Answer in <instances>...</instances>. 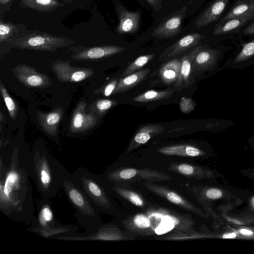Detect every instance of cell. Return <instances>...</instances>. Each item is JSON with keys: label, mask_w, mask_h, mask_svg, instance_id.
Here are the masks:
<instances>
[{"label": "cell", "mask_w": 254, "mask_h": 254, "mask_svg": "<svg viewBox=\"0 0 254 254\" xmlns=\"http://www.w3.org/2000/svg\"><path fill=\"white\" fill-rule=\"evenodd\" d=\"M31 178L43 198L57 195L64 181L72 177L65 168L44 147H36L29 156Z\"/></svg>", "instance_id": "3957f363"}, {"label": "cell", "mask_w": 254, "mask_h": 254, "mask_svg": "<svg viewBox=\"0 0 254 254\" xmlns=\"http://www.w3.org/2000/svg\"><path fill=\"white\" fill-rule=\"evenodd\" d=\"M146 0L155 10L158 11L162 8V0Z\"/></svg>", "instance_id": "ab89813d"}, {"label": "cell", "mask_w": 254, "mask_h": 254, "mask_svg": "<svg viewBox=\"0 0 254 254\" xmlns=\"http://www.w3.org/2000/svg\"><path fill=\"white\" fill-rule=\"evenodd\" d=\"M181 65V61L178 59H172L164 64L158 73L161 81L168 85L175 83L180 75Z\"/></svg>", "instance_id": "d4e9b609"}, {"label": "cell", "mask_w": 254, "mask_h": 254, "mask_svg": "<svg viewBox=\"0 0 254 254\" xmlns=\"http://www.w3.org/2000/svg\"><path fill=\"white\" fill-rule=\"evenodd\" d=\"M112 193L125 198L133 205L142 207L146 208L149 205L143 196L137 191L125 186L124 184H108Z\"/></svg>", "instance_id": "603a6c76"}, {"label": "cell", "mask_w": 254, "mask_h": 254, "mask_svg": "<svg viewBox=\"0 0 254 254\" xmlns=\"http://www.w3.org/2000/svg\"><path fill=\"white\" fill-rule=\"evenodd\" d=\"M222 195L221 190L215 188L208 189L205 192V196L209 199H215L220 198Z\"/></svg>", "instance_id": "f35d334b"}, {"label": "cell", "mask_w": 254, "mask_h": 254, "mask_svg": "<svg viewBox=\"0 0 254 254\" xmlns=\"http://www.w3.org/2000/svg\"><path fill=\"white\" fill-rule=\"evenodd\" d=\"M12 71L15 78L26 87L46 88L52 85V81L48 76L38 72L28 65H17L12 68Z\"/></svg>", "instance_id": "8fae6325"}, {"label": "cell", "mask_w": 254, "mask_h": 254, "mask_svg": "<svg viewBox=\"0 0 254 254\" xmlns=\"http://www.w3.org/2000/svg\"><path fill=\"white\" fill-rule=\"evenodd\" d=\"M75 184L86 194L101 213L113 215L117 207L112 193L102 176L93 173L84 167H79L72 174Z\"/></svg>", "instance_id": "277c9868"}, {"label": "cell", "mask_w": 254, "mask_h": 254, "mask_svg": "<svg viewBox=\"0 0 254 254\" xmlns=\"http://www.w3.org/2000/svg\"><path fill=\"white\" fill-rule=\"evenodd\" d=\"M145 186L156 194L183 209L193 212H198L195 206L190 202L165 187L154 183L153 182H145Z\"/></svg>", "instance_id": "9a60e30c"}, {"label": "cell", "mask_w": 254, "mask_h": 254, "mask_svg": "<svg viewBox=\"0 0 254 254\" xmlns=\"http://www.w3.org/2000/svg\"><path fill=\"white\" fill-rule=\"evenodd\" d=\"M254 12V0H241L223 17L220 22Z\"/></svg>", "instance_id": "1f68e13d"}, {"label": "cell", "mask_w": 254, "mask_h": 254, "mask_svg": "<svg viewBox=\"0 0 254 254\" xmlns=\"http://www.w3.org/2000/svg\"><path fill=\"white\" fill-rule=\"evenodd\" d=\"M220 55L217 50L203 47L197 54L192 66L191 75L193 80L196 76L212 69L215 65Z\"/></svg>", "instance_id": "2e32d148"}, {"label": "cell", "mask_w": 254, "mask_h": 254, "mask_svg": "<svg viewBox=\"0 0 254 254\" xmlns=\"http://www.w3.org/2000/svg\"><path fill=\"white\" fill-rule=\"evenodd\" d=\"M37 212L30 226L26 229L28 232L52 226L60 223L54 212L52 202L49 198L41 197L35 200Z\"/></svg>", "instance_id": "30bf717a"}, {"label": "cell", "mask_w": 254, "mask_h": 254, "mask_svg": "<svg viewBox=\"0 0 254 254\" xmlns=\"http://www.w3.org/2000/svg\"><path fill=\"white\" fill-rule=\"evenodd\" d=\"M127 231L140 235L192 233L194 222L190 216L157 205L148 206L122 221Z\"/></svg>", "instance_id": "7a4b0ae2"}, {"label": "cell", "mask_w": 254, "mask_h": 254, "mask_svg": "<svg viewBox=\"0 0 254 254\" xmlns=\"http://www.w3.org/2000/svg\"><path fill=\"white\" fill-rule=\"evenodd\" d=\"M229 0H215L197 17L194 24L197 29L216 21Z\"/></svg>", "instance_id": "7402d4cb"}, {"label": "cell", "mask_w": 254, "mask_h": 254, "mask_svg": "<svg viewBox=\"0 0 254 254\" xmlns=\"http://www.w3.org/2000/svg\"><path fill=\"white\" fill-rule=\"evenodd\" d=\"M254 17V12L246 14L220 22L215 27L213 34L218 35L233 32L244 25Z\"/></svg>", "instance_id": "484cf974"}, {"label": "cell", "mask_w": 254, "mask_h": 254, "mask_svg": "<svg viewBox=\"0 0 254 254\" xmlns=\"http://www.w3.org/2000/svg\"><path fill=\"white\" fill-rule=\"evenodd\" d=\"M20 5L42 12H50L64 4L61 0H20Z\"/></svg>", "instance_id": "f546056e"}, {"label": "cell", "mask_w": 254, "mask_h": 254, "mask_svg": "<svg viewBox=\"0 0 254 254\" xmlns=\"http://www.w3.org/2000/svg\"><path fill=\"white\" fill-rule=\"evenodd\" d=\"M11 0H0V2L2 4H5L8 3Z\"/></svg>", "instance_id": "f6af8a7d"}, {"label": "cell", "mask_w": 254, "mask_h": 254, "mask_svg": "<svg viewBox=\"0 0 254 254\" xmlns=\"http://www.w3.org/2000/svg\"><path fill=\"white\" fill-rule=\"evenodd\" d=\"M195 103L190 98L183 97L180 102V108L184 114H190L194 109Z\"/></svg>", "instance_id": "8d00e7d4"}, {"label": "cell", "mask_w": 254, "mask_h": 254, "mask_svg": "<svg viewBox=\"0 0 254 254\" xmlns=\"http://www.w3.org/2000/svg\"><path fill=\"white\" fill-rule=\"evenodd\" d=\"M251 202L253 207L254 208V196L252 198Z\"/></svg>", "instance_id": "bcb514c9"}, {"label": "cell", "mask_w": 254, "mask_h": 254, "mask_svg": "<svg viewBox=\"0 0 254 254\" xmlns=\"http://www.w3.org/2000/svg\"><path fill=\"white\" fill-rule=\"evenodd\" d=\"M240 232L242 234L246 236H252L254 234V233L252 231L245 229H241Z\"/></svg>", "instance_id": "b9f144b4"}, {"label": "cell", "mask_w": 254, "mask_h": 254, "mask_svg": "<svg viewBox=\"0 0 254 254\" xmlns=\"http://www.w3.org/2000/svg\"><path fill=\"white\" fill-rule=\"evenodd\" d=\"M116 9L119 19L116 32L120 34L136 32L139 26L140 11H129L121 5L118 6Z\"/></svg>", "instance_id": "d6986e66"}, {"label": "cell", "mask_w": 254, "mask_h": 254, "mask_svg": "<svg viewBox=\"0 0 254 254\" xmlns=\"http://www.w3.org/2000/svg\"><path fill=\"white\" fill-rule=\"evenodd\" d=\"M205 38L204 35L196 33L187 35L165 49L160 58L166 60L178 56L195 47Z\"/></svg>", "instance_id": "ac0fdd59"}, {"label": "cell", "mask_w": 254, "mask_h": 254, "mask_svg": "<svg viewBox=\"0 0 254 254\" xmlns=\"http://www.w3.org/2000/svg\"><path fill=\"white\" fill-rule=\"evenodd\" d=\"M150 69L148 68L141 69L127 76L121 77L119 80L113 94L121 93L137 86L146 78Z\"/></svg>", "instance_id": "cb8c5ba5"}, {"label": "cell", "mask_w": 254, "mask_h": 254, "mask_svg": "<svg viewBox=\"0 0 254 254\" xmlns=\"http://www.w3.org/2000/svg\"><path fill=\"white\" fill-rule=\"evenodd\" d=\"M0 90L10 118L12 119H15L18 114L17 105L8 94L1 80L0 81Z\"/></svg>", "instance_id": "836d02e7"}, {"label": "cell", "mask_w": 254, "mask_h": 254, "mask_svg": "<svg viewBox=\"0 0 254 254\" xmlns=\"http://www.w3.org/2000/svg\"><path fill=\"white\" fill-rule=\"evenodd\" d=\"M236 237V234L235 233L232 232V233H229L225 234L223 236V238L224 239H234Z\"/></svg>", "instance_id": "7bdbcfd3"}, {"label": "cell", "mask_w": 254, "mask_h": 254, "mask_svg": "<svg viewBox=\"0 0 254 254\" xmlns=\"http://www.w3.org/2000/svg\"><path fill=\"white\" fill-rule=\"evenodd\" d=\"M243 33L246 35L254 34V22L246 28L243 30Z\"/></svg>", "instance_id": "60d3db41"}, {"label": "cell", "mask_w": 254, "mask_h": 254, "mask_svg": "<svg viewBox=\"0 0 254 254\" xmlns=\"http://www.w3.org/2000/svg\"><path fill=\"white\" fill-rule=\"evenodd\" d=\"M164 131L163 126L159 124H149L141 127L131 139L127 151L130 152L135 149L150 139L162 134Z\"/></svg>", "instance_id": "44dd1931"}, {"label": "cell", "mask_w": 254, "mask_h": 254, "mask_svg": "<svg viewBox=\"0 0 254 254\" xmlns=\"http://www.w3.org/2000/svg\"><path fill=\"white\" fill-rule=\"evenodd\" d=\"M203 47L202 46L195 47L181 57L180 73L174 85L175 90L180 91L193 84L194 80L193 79L191 75L192 64L197 54Z\"/></svg>", "instance_id": "5bb4252c"}, {"label": "cell", "mask_w": 254, "mask_h": 254, "mask_svg": "<svg viewBox=\"0 0 254 254\" xmlns=\"http://www.w3.org/2000/svg\"><path fill=\"white\" fill-rule=\"evenodd\" d=\"M102 177L108 184H127L141 180L156 182L169 180L172 177L168 174L149 168H113L108 170Z\"/></svg>", "instance_id": "52a82bcc"}, {"label": "cell", "mask_w": 254, "mask_h": 254, "mask_svg": "<svg viewBox=\"0 0 254 254\" xmlns=\"http://www.w3.org/2000/svg\"><path fill=\"white\" fill-rule=\"evenodd\" d=\"M78 227L75 225L62 224L61 223L45 228L35 231L33 233L47 239L59 236L73 234L78 232Z\"/></svg>", "instance_id": "83f0119b"}, {"label": "cell", "mask_w": 254, "mask_h": 254, "mask_svg": "<svg viewBox=\"0 0 254 254\" xmlns=\"http://www.w3.org/2000/svg\"><path fill=\"white\" fill-rule=\"evenodd\" d=\"M16 31V27L14 24L1 20L0 23V42L1 43L10 39Z\"/></svg>", "instance_id": "d590c367"}, {"label": "cell", "mask_w": 254, "mask_h": 254, "mask_svg": "<svg viewBox=\"0 0 254 254\" xmlns=\"http://www.w3.org/2000/svg\"><path fill=\"white\" fill-rule=\"evenodd\" d=\"M118 82L117 78H113L107 83L100 90L102 94L106 97H108L113 93Z\"/></svg>", "instance_id": "74e56055"}, {"label": "cell", "mask_w": 254, "mask_h": 254, "mask_svg": "<svg viewBox=\"0 0 254 254\" xmlns=\"http://www.w3.org/2000/svg\"></svg>", "instance_id": "7dc6e473"}, {"label": "cell", "mask_w": 254, "mask_h": 254, "mask_svg": "<svg viewBox=\"0 0 254 254\" xmlns=\"http://www.w3.org/2000/svg\"><path fill=\"white\" fill-rule=\"evenodd\" d=\"M62 189L75 209L76 220L86 232H94L104 224L100 217L101 212L75 184L72 177L63 182Z\"/></svg>", "instance_id": "5b68a950"}, {"label": "cell", "mask_w": 254, "mask_h": 254, "mask_svg": "<svg viewBox=\"0 0 254 254\" xmlns=\"http://www.w3.org/2000/svg\"><path fill=\"white\" fill-rule=\"evenodd\" d=\"M126 49L117 46H103L79 49L71 58L74 60L100 59L122 52Z\"/></svg>", "instance_id": "e0dca14e"}, {"label": "cell", "mask_w": 254, "mask_h": 254, "mask_svg": "<svg viewBox=\"0 0 254 254\" xmlns=\"http://www.w3.org/2000/svg\"><path fill=\"white\" fill-rule=\"evenodd\" d=\"M254 61V39L243 44L242 50L229 65L233 68H243L252 64Z\"/></svg>", "instance_id": "f1b7e54d"}, {"label": "cell", "mask_w": 254, "mask_h": 254, "mask_svg": "<svg viewBox=\"0 0 254 254\" xmlns=\"http://www.w3.org/2000/svg\"><path fill=\"white\" fill-rule=\"evenodd\" d=\"M57 78L62 82H78L92 76L94 70L89 67H77L71 66L70 61L57 60L51 65Z\"/></svg>", "instance_id": "9c48e42d"}, {"label": "cell", "mask_w": 254, "mask_h": 254, "mask_svg": "<svg viewBox=\"0 0 254 254\" xmlns=\"http://www.w3.org/2000/svg\"><path fill=\"white\" fill-rule=\"evenodd\" d=\"M159 153L166 155H176L184 157H197L202 153L198 148L189 144H176L166 146L157 149Z\"/></svg>", "instance_id": "4316f807"}, {"label": "cell", "mask_w": 254, "mask_h": 254, "mask_svg": "<svg viewBox=\"0 0 254 254\" xmlns=\"http://www.w3.org/2000/svg\"><path fill=\"white\" fill-rule=\"evenodd\" d=\"M86 105L84 101H81L78 103L71 119L69 127L70 132H85L95 127L99 122V116L93 112L85 113Z\"/></svg>", "instance_id": "4fadbf2b"}, {"label": "cell", "mask_w": 254, "mask_h": 254, "mask_svg": "<svg viewBox=\"0 0 254 254\" xmlns=\"http://www.w3.org/2000/svg\"><path fill=\"white\" fill-rule=\"evenodd\" d=\"M154 56L155 54H150L138 57L127 66L121 75V77H125L134 72L140 70L143 66L153 59Z\"/></svg>", "instance_id": "d6a6232c"}, {"label": "cell", "mask_w": 254, "mask_h": 254, "mask_svg": "<svg viewBox=\"0 0 254 254\" xmlns=\"http://www.w3.org/2000/svg\"><path fill=\"white\" fill-rule=\"evenodd\" d=\"M127 238L126 232L121 230L118 226L108 223L103 224L94 232L79 233L78 232L65 235L59 236L52 239L68 241H121Z\"/></svg>", "instance_id": "ba28073f"}, {"label": "cell", "mask_w": 254, "mask_h": 254, "mask_svg": "<svg viewBox=\"0 0 254 254\" xmlns=\"http://www.w3.org/2000/svg\"><path fill=\"white\" fill-rule=\"evenodd\" d=\"M28 152L14 145L0 154V210L16 222L30 225L35 203L30 180Z\"/></svg>", "instance_id": "6da1fadb"}, {"label": "cell", "mask_w": 254, "mask_h": 254, "mask_svg": "<svg viewBox=\"0 0 254 254\" xmlns=\"http://www.w3.org/2000/svg\"><path fill=\"white\" fill-rule=\"evenodd\" d=\"M117 104V101L114 100L106 99L98 100L94 105L96 114L101 117Z\"/></svg>", "instance_id": "e575fe53"}, {"label": "cell", "mask_w": 254, "mask_h": 254, "mask_svg": "<svg viewBox=\"0 0 254 254\" xmlns=\"http://www.w3.org/2000/svg\"><path fill=\"white\" fill-rule=\"evenodd\" d=\"M174 91V90L172 88L161 91L150 90L135 96L133 98V101L136 102L146 103L167 99L172 97Z\"/></svg>", "instance_id": "4dcf8cb0"}, {"label": "cell", "mask_w": 254, "mask_h": 254, "mask_svg": "<svg viewBox=\"0 0 254 254\" xmlns=\"http://www.w3.org/2000/svg\"><path fill=\"white\" fill-rule=\"evenodd\" d=\"M187 11V7L181 9L164 18L153 31L152 35L159 39L171 38L177 36L181 31L182 22Z\"/></svg>", "instance_id": "7c38bea8"}, {"label": "cell", "mask_w": 254, "mask_h": 254, "mask_svg": "<svg viewBox=\"0 0 254 254\" xmlns=\"http://www.w3.org/2000/svg\"><path fill=\"white\" fill-rule=\"evenodd\" d=\"M6 42L16 49L51 52L74 43V41L69 38L38 31H32L15 39H10Z\"/></svg>", "instance_id": "8992f818"}, {"label": "cell", "mask_w": 254, "mask_h": 254, "mask_svg": "<svg viewBox=\"0 0 254 254\" xmlns=\"http://www.w3.org/2000/svg\"><path fill=\"white\" fill-rule=\"evenodd\" d=\"M63 114V107L58 106L49 113L37 112V118L44 131L50 136L56 137L58 133V127Z\"/></svg>", "instance_id": "ffe728a7"}, {"label": "cell", "mask_w": 254, "mask_h": 254, "mask_svg": "<svg viewBox=\"0 0 254 254\" xmlns=\"http://www.w3.org/2000/svg\"><path fill=\"white\" fill-rule=\"evenodd\" d=\"M5 121V116L2 114L1 112H0V123L4 122Z\"/></svg>", "instance_id": "ee69618b"}]
</instances>
